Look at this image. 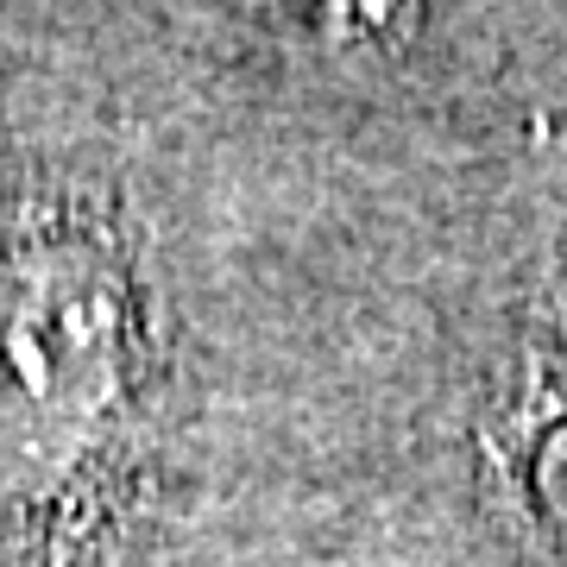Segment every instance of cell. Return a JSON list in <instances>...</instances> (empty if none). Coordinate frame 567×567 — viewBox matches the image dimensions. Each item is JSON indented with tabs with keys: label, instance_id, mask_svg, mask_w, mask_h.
I'll return each mask as SVG.
<instances>
[{
	"label": "cell",
	"instance_id": "obj_2",
	"mask_svg": "<svg viewBox=\"0 0 567 567\" xmlns=\"http://www.w3.org/2000/svg\"><path fill=\"white\" fill-rule=\"evenodd\" d=\"M524 473H529V486L543 492L536 505L567 529V416L536 423V435L524 442Z\"/></svg>",
	"mask_w": 567,
	"mask_h": 567
},
{
	"label": "cell",
	"instance_id": "obj_1",
	"mask_svg": "<svg viewBox=\"0 0 567 567\" xmlns=\"http://www.w3.org/2000/svg\"><path fill=\"white\" fill-rule=\"evenodd\" d=\"M164 303L121 189L32 171L0 203V548L126 567L164 435Z\"/></svg>",
	"mask_w": 567,
	"mask_h": 567
},
{
	"label": "cell",
	"instance_id": "obj_3",
	"mask_svg": "<svg viewBox=\"0 0 567 567\" xmlns=\"http://www.w3.org/2000/svg\"><path fill=\"white\" fill-rule=\"evenodd\" d=\"M334 7H341L347 25H385L391 13V0H334Z\"/></svg>",
	"mask_w": 567,
	"mask_h": 567
}]
</instances>
